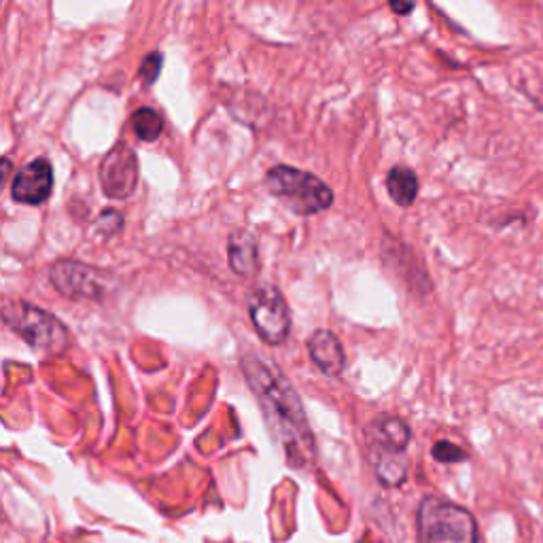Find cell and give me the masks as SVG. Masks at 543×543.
Returning <instances> with one entry per match:
<instances>
[{"label":"cell","instance_id":"obj_14","mask_svg":"<svg viewBox=\"0 0 543 543\" xmlns=\"http://www.w3.org/2000/svg\"><path fill=\"white\" fill-rule=\"evenodd\" d=\"M132 130L143 143H153L164 132V119L157 111L143 107L132 115Z\"/></svg>","mask_w":543,"mask_h":543},{"label":"cell","instance_id":"obj_16","mask_svg":"<svg viewBox=\"0 0 543 543\" xmlns=\"http://www.w3.org/2000/svg\"><path fill=\"white\" fill-rule=\"evenodd\" d=\"M121 227H124V215L115 208H107L94 223V232L102 238H111L121 230Z\"/></svg>","mask_w":543,"mask_h":543},{"label":"cell","instance_id":"obj_1","mask_svg":"<svg viewBox=\"0 0 543 543\" xmlns=\"http://www.w3.org/2000/svg\"><path fill=\"white\" fill-rule=\"evenodd\" d=\"M240 370L251 387L272 440L293 469H308L317 461V444L308 425L302 399L280 367L266 355L251 353L240 359Z\"/></svg>","mask_w":543,"mask_h":543},{"label":"cell","instance_id":"obj_10","mask_svg":"<svg viewBox=\"0 0 543 543\" xmlns=\"http://www.w3.org/2000/svg\"><path fill=\"white\" fill-rule=\"evenodd\" d=\"M412 440L410 425L404 418L395 414H380L376 416L370 427H367V442L372 448H384L393 452H406Z\"/></svg>","mask_w":543,"mask_h":543},{"label":"cell","instance_id":"obj_13","mask_svg":"<svg viewBox=\"0 0 543 543\" xmlns=\"http://www.w3.org/2000/svg\"><path fill=\"white\" fill-rule=\"evenodd\" d=\"M418 177L416 172L406 168V166H395L389 170L387 174V191L391 200L401 206V208H408L414 204V200L418 198Z\"/></svg>","mask_w":543,"mask_h":543},{"label":"cell","instance_id":"obj_17","mask_svg":"<svg viewBox=\"0 0 543 543\" xmlns=\"http://www.w3.org/2000/svg\"><path fill=\"white\" fill-rule=\"evenodd\" d=\"M162 62H164V56L160 54V51H151V54L143 60V64H140V79H143L145 83H153L157 77H160Z\"/></svg>","mask_w":543,"mask_h":543},{"label":"cell","instance_id":"obj_11","mask_svg":"<svg viewBox=\"0 0 543 543\" xmlns=\"http://www.w3.org/2000/svg\"><path fill=\"white\" fill-rule=\"evenodd\" d=\"M227 264L232 272L244 278H255L259 272V249L251 232L238 230L227 242Z\"/></svg>","mask_w":543,"mask_h":543},{"label":"cell","instance_id":"obj_7","mask_svg":"<svg viewBox=\"0 0 543 543\" xmlns=\"http://www.w3.org/2000/svg\"><path fill=\"white\" fill-rule=\"evenodd\" d=\"M100 185L104 196L111 200H126L138 185V157L126 145H115L100 162Z\"/></svg>","mask_w":543,"mask_h":543},{"label":"cell","instance_id":"obj_4","mask_svg":"<svg viewBox=\"0 0 543 543\" xmlns=\"http://www.w3.org/2000/svg\"><path fill=\"white\" fill-rule=\"evenodd\" d=\"M3 321L30 348L45 355H62L70 344V331L54 314L24 300L3 302Z\"/></svg>","mask_w":543,"mask_h":543},{"label":"cell","instance_id":"obj_2","mask_svg":"<svg viewBox=\"0 0 543 543\" xmlns=\"http://www.w3.org/2000/svg\"><path fill=\"white\" fill-rule=\"evenodd\" d=\"M266 187L274 198L283 202L291 213L300 217L319 215L334 204V191L319 179L317 174L293 168V166H274L266 172Z\"/></svg>","mask_w":543,"mask_h":543},{"label":"cell","instance_id":"obj_12","mask_svg":"<svg viewBox=\"0 0 543 543\" xmlns=\"http://www.w3.org/2000/svg\"><path fill=\"white\" fill-rule=\"evenodd\" d=\"M370 457L374 465V474L384 486H401L408 478V461L406 452H393L384 448H372Z\"/></svg>","mask_w":543,"mask_h":543},{"label":"cell","instance_id":"obj_5","mask_svg":"<svg viewBox=\"0 0 543 543\" xmlns=\"http://www.w3.org/2000/svg\"><path fill=\"white\" fill-rule=\"evenodd\" d=\"M49 280L56 291L68 300H102L115 283V278L77 259H60L49 268Z\"/></svg>","mask_w":543,"mask_h":543},{"label":"cell","instance_id":"obj_9","mask_svg":"<svg viewBox=\"0 0 543 543\" xmlns=\"http://www.w3.org/2000/svg\"><path fill=\"white\" fill-rule=\"evenodd\" d=\"M306 348L312 365L329 378H340L346 367V353L340 338L329 329L312 331L306 340Z\"/></svg>","mask_w":543,"mask_h":543},{"label":"cell","instance_id":"obj_15","mask_svg":"<svg viewBox=\"0 0 543 543\" xmlns=\"http://www.w3.org/2000/svg\"><path fill=\"white\" fill-rule=\"evenodd\" d=\"M431 454H433V459L437 463H465L469 459V454H467L465 448L452 444L448 440L435 442L433 448H431Z\"/></svg>","mask_w":543,"mask_h":543},{"label":"cell","instance_id":"obj_18","mask_svg":"<svg viewBox=\"0 0 543 543\" xmlns=\"http://www.w3.org/2000/svg\"><path fill=\"white\" fill-rule=\"evenodd\" d=\"M389 7H391V11H395L399 15H406V13L414 11V3H391Z\"/></svg>","mask_w":543,"mask_h":543},{"label":"cell","instance_id":"obj_3","mask_svg":"<svg viewBox=\"0 0 543 543\" xmlns=\"http://www.w3.org/2000/svg\"><path fill=\"white\" fill-rule=\"evenodd\" d=\"M416 531L420 543H478V522L467 507L429 495L418 505Z\"/></svg>","mask_w":543,"mask_h":543},{"label":"cell","instance_id":"obj_8","mask_svg":"<svg viewBox=\"0 0 543 543\" xmlns=\"http://www.w3.org/2000/svg\"><path fill=\"white\" fill-rule=\"evenodd\" d=\"M51 189H54V168L45 157H37L17 170L11 185V198L17 204L41 206L49 200Z\"/></svg>","mask_w":543,"mask_h":543},{"label":"cell","instance_id":"obj_6","mask_svg":"<svg viewBox=\"0 0 543 543\" xmlns=\"http://www.w3.org/2000/svg\"><path fill=\"white\" fill-rule=\"evenodd\" d=\"M249 317L257 336L270 346L285 344L291 334V312L285 295L276 287L257 289L251 295Z\"/></svg>","mask_w":543,"mask_h":543}]
</instances>
